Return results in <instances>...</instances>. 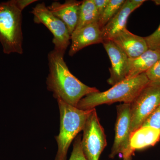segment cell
<instances>
[{"instance_id":"6da1fadb","label":"cell","mask_w":160,"mask_h":160,"mask_svg":"<svg viewBox=\"0 0 160 160\" xmlns=\"http://www.w3.org/2000/svg\"><path fill=\"white\" fill-rule=\"evenodd\" d=\"M64 54L53 49L48 55L49 73L46 79L47 89L69 105L76 107L80 100L87 95L98 92L95 87H89L73 75L64 60Z\"/></svg>"},{"instance_id":"7a4b0ae2","label":"cell","mask_w":160,"mask_h":160,"mask_svg":"<svg viewBox=\"0 0 160 160\" xmlns=\"http://www.w3.org/2000/svg\"><path fill=\"white\" fill-rule=\"evenodd\" d=\"M149 82L146 73H143L136 77L124 80L106 91L87 95L80 100L77 107L82 110H90L102 104L117 102L131 104Z\"/></svg>"},{"instance_id":"3957f363","label":"cell","mask_w":160,"mask_h":160,"mask_svg":"<svg viewBox=\"0 0 160 160\" xmlns=\"http://www.w3.org/2000/svg\"><path fill=\"white\" fill-rule=\"evenodd\" d=\"M60 112V130L55 137L58 149L55 160H66L72 142L84 129L93 109L82 110L57 99Z\"/></svg>"},{"instance_id":"277c9868","label":"cell","mask_w":160,"mask_h":160,"mask_svg":"<svg viewBox=\"0 0 160 160\" xmlns=\"http://www.w3.org/2000/svg\"><path fill=\"white\" fill-rule=\"evenodd\" d=\"M22 12L14 0L0 3V42L6 54L23 53Z\"/></svg>"},{"instance_id":"5b68a950","label":"cell","mask_w":160,"mask_h":160,"mask_svg":"<svg viewBox=\"0 0 160 160\" xmlns=\"http://www.w3.org/2000/svg\"><path fill=\"white\" fill-rule=\"evenodd\" d=\"M160 105V82H149L130 104L131 133Z\"/></svg>"},{"instance_id":"8992f818","label":"cell","mask_w":160,"mask_h":160,"mask_svg":"<svg viewBox=\"0 0 160 160\" xmlns=\"http://www.w3.org/2000/svg\"><path fill=\"white\" fill-rule=\"evenodd\" d=\"M31 13L34 16L35 22L43 24L53 35L55 51L65 54L71 40L66 24L52 14L44 3L38 4L32 9Z\"/></svg>"},{"instance_id":"52a82bcc","label":"cell","mask_w":160,"mask_h":160,"mask_svg":"<svg viewBox=\"0 0 160 160\" xmlns=\"http://www.w3.org/2000/svg\"><path fill=\"white\" fill-rule=\"evenodd\" d=\"M83 131L81 145L85 157L87 160H99L107 141L95 108L87 119Z\"/></svg>"},{"instance_id":"ba28073f","label":"cell","mask_w":160,"mask_h":160,"mask_svg":"<svg viewBox=\"0 0 160 160\" xmlns=\"http://www.w3.org/2000/svg\"><path fill=\"white\" fill-rule=\"evenodd\" d=\"M116 122L115 126L114 142L109 158H113L122 154L123 159L132 158L133 152L130 147L131 136L130 104L123 103L117 106Z\"/></svg>"},{"instance_id":"9c48e42d","label":"cell","mask_w":160,"mask_h":160,"mask_svg":"<svg viewBox=\"0 0 160 160\" xmlns=\"http://www.w3.org/2000/svg\"><path fill=\"white\" fill-rule=\"evenodd\" d=\"M102 44L111 62L110 77L107 82L113 86L126 79L129 58L112 40H105Z\"/></svg>"},{"instance_id":"30bf717a","label":"cell","mask_w":160,"mask_h":160,"mask_svg":"<svg viewBox=\"0 0 160 160\" xmlns=\"http://www.w3.org/2000/svg\"><path fill=\"white\" fill-rule=\"evenodd\" d=\"M146 2L145 0H126L116 14L101 29L103 42L111 40L126 28L129 15Z\"/></svg>"},{"instance_id":"8fae6325","label":"cell","mask_w":160,"mask_h":160,"mask_svg":"<svg viewBox=\"0 0 160 160\" xmlns=\"http://www.w3.org/2000/svg\"><path fill=\"white\" fill-rule=\"evenodd\" d=\"M71 45L69 50L70 56L81 49L94 44L102 43V31L98 22L89 24L75 31L71 35Z\"/></svg>"},{"instance_id":"7c38bea8","label":"cell","mask_w":160,"mask_h":160,"mask_svg":"<svg viewBox=\"0 0 160 160\" xmlns=\"http://www.w3.org/2000/svg\"><path fill=\"white\" fill-rule=\"evenodd\" d=\"M82 1L69 0L63 4L53 2L47 6L52 14L66 24L71 35L74 31L78 21L80 6Z\"/></svg>"},{"instance_id":"4fadbf2b","label":"cell","mask_w":160,"mask_h":160,"mask_svg":"<svg viewBox=\"0 0 160 160\" xmlns=\"http://www.w3.org/2000/svg\"><path fill=\"white\" fill-rule=\"evenodd\" d=\"M110 40L118 46L129 58L138 57L149 49L145 38L133 34L127 29Z\"/></svg>"},{"instance_id":"5bb4252c","label":"cell","mask_w":160,"mask_h":160,"mask_svg":"<svg viewBox=\"0 0 160 160\" xmlns=\"http://www.w3.org/2000/svg\"><path fill=\"white\" fill-rule=\"evenodd\" d=\"M160 59V49H149L138 57L129 58L126 79L146 73Z\"/></svg>"},{"instance_id":"9a60e30c","label":"cell","mask_w":160,"mask_h":160,"mask_svg":"<svg viewBox=\"0 0 160 160\" xmlns=\"http://www.w3.org/2000/svg\"><path fill=\"white\" fill-rule=\"evenodd\" d=\"M160 140V131L150 126H141L132 132L130 147L132 152L153 146Z\"/></svg>"},{"instance_id":"2e32d148","label":"cell","mask_w":160,"mask_h":160,"mask_svg":"<svg viewBox=\"0 0 160 160\" xmlns=\"http://www.w3.org/2000/svg\"><path fill=\"white\" fill-rule=\"evenodd\" d=\"M99 17L93 0L82 1L80 6L77 26L74 31H77L89 24L98 22Z\"/></svg>"},{"instance_id":"e0dca14e","label":"cell","mask_w":160,"mask_h":160,"mask_svg":"<svg viewBox=\"0 0 160 160\" xmlns=\"http://www.w3.org/2000/svg\"><path fill=\"white\" fill-rule=\"evenodd\" d=\"M126 0H109L106 9L99 17L98 23L102 29L116 14L121 9Z\"/></svg>"},{"instance_id":"ac0fdd59","label":"cell","mask_w":160,"mask_h":160,"mask_svg":"<svg viewBox=\"0 0 160 160\" xmlns=\"http://www.w3.org/2000/svg\"><path fill=\"white\" fill-rule=\"evenodd\" d=\"M82 137L81 135L75 138L73 144V149L69 160H87L82 149L81 145Z\"/></svg>"},{"instance_id":"d6986e66","label":"cell","mask_w":160,"mask_h":160,"mask_svg":"<svg viewBox=\"0 0 160 160\" xmlns=\"http://www.w3.org/2000/svg\"><path fill=\"white\" fill-rule=\"evenodd\" d=\"M142 126H150L160 131V105L145 120Z\"/></svg>"},{"instance_id":"ffe728a7","label":"cell","mask_w":160,"mask_h":160,"mask_svg":"<svg viewBox=\"0 0 160 160\" xmlns=\"http://www.w3.org/2000/svg\"><path fill=\"white\" fill-rule=\"evenodd\" d=\"M145 39L149 49H160V24L154 32Z\"/></svg>"},{"instance_id":"44dd1931","label":"cell","mask_w":160,"mask_h":160,"mask_svg":"<svg viewBox=\"0 0 160 160\" xmlns=\"http://www.w3.org/2000/svg\"><path fill=\"white\" fill-rule=\"evenodd\" d=\"M146 74L150 82H160V59L146 72Z\"/></svg>"},{"instance_id":"7402d4cb","label":"cell","mask_w":160,"mask_h":160,"mask_svg":"<svg viewBox=\"0 0 160 160\" xmlns=\"http://www.w3.org/2000/svg\"><path fill=\"white\" fill-rule=\"evenodd\" d=\"M93 1L97 9L99 16H100L106 9V6L109 2V0H93Z\"/></svg>"},{"instance_id":"603a6c76","label":"cell","mask_w":160,"mask_h":160,"mask_svg":"<svg viewBox=\"0 0 160 160\" xmlns=\"http://www.w3.org/2000/svg\"><path fill=\"white\" fill-rule=\"evenodd\" d=\"M36 1L35 0H14L17 7L22 11L27 6Z\"/></svg>"},{"instance_id":"cb8c5ba5","label":"cell","mask_w":160,"mask_h":160,"mask_svg":"<svg viewBox=\"0 0 160 160\" xmlns=\"http://www.w3.org/2000/svg\"><path fill=\"white\" fill-rule=\"evenodd\" d=\"M152 2L157 6H160V0H154Z\"/></svg>"},{"instance_id":"d4e9b609","label":"cell","mask_w":160,"mask_h":160,"mask_svg":"<svg viewBox=\"0 0 160 160\" xmlns=\"http://www.w3.org/2000/svg\"><path fill=\"white\" fill-rule=\"evenodd\" d=\"M132 158H129V159H123V160H132Z\"/></svg>"}]
</instances>
